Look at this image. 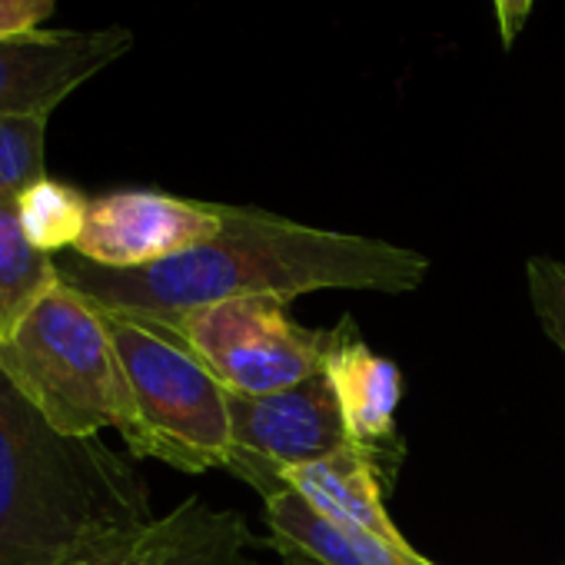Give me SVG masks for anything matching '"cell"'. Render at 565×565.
<instances>
[{"label":"cell","mask_w":565,"mask_h":565,"mask_svg":"<svg viewBox=\"0 0 565 565\" xmlns=\"http://www.w3.org/2000/svg\"><path fill=\"white\" fill-rule=\"evenodd\" d=\"M323 373L337 393L350 443L380 456L383 446L396 439V413L403 403L399 366L370 350L353 320L343 317L340 327L330 330Z\"/></svg>","instance_id":"9"},{"label":"cell","mask_w":565,"mask_h":565,"mask_svg":"<svg viewBox=\"0 0 565 565\" xmlns=\"http://www.w3.org/2000/svg\"><path fill=\"white\" fill-rule=\"evenodd\" d=\"M263 519L276 548L300 555L310 565H439L419 555L409 542H386L330 522L294 489L266 495Z\"/></svg>","instance_id":"12"},{"label":"cell","mask_w":565,"mask_h":565,"mask_svg":"<svg viewBox=\"0 0 565 565\" xmlns=\"http://www.w3.org/2000/svg\"><path fill=\"white\" fill-rule=\"evenodd\" d=\"M153 519L127 456L57 433L0 376V565H104Z\"/></svg>","instance_id":"2"},{"label":"cell","mask_w":565,"mask_h":565,"mask_svg":"<svg viewBox=\"0 0 565 565\" xmlns=\"http://www.w3.org/2000/svg\"><path fill=\"white\" fill-rule=\"evenodd\" d=\"M282 486L300 492L320 515L343 529H356L386 542H406L386 512L380 456L360 446H343L340 452L282 472Z\"/></svg>","instance_id":"11"},{"label":"cell","mask_w":565,"mask_h":565,"mask_svg":"<svg viewBox=\"0 0 565 565\" xmlns=\"http://www.w3.org/2000/svg\"><path fill=\"white\" fill-rule=\"evenodd\" d=\"M226 393L266 396L307 383L323 370L330 330H307L290 303L273 297L223 300L170 323Z\"/></svg>","instance_id":"5"},{"label":"cell","mask_w":565,"mask_h":565,"mask_svg":"<svg viewBox=\"0 0 565 565\" xmlns=\"http://www.w3.org/2000/svg\"><path fill=\"white\" fill-rule=\"evenodd\" d=\"M47 120H0V200H18L21 190L47 177Z\"/></svg>","instance_id":"15"},{"label":"cell","mask_w":565,"mask_h":565,"mask_svg":"<svg viewBox=\"0 0 565 565\" xmlns=\"http://www.w3.org/2000/svg\"><path fill=\"white\" fill-rule=\"evenodd\" d=\"M134 47L124 28L31 31L0 41V120L51 117L77 87Z\"/></svg>","instance_id":"8"},{"label":"cell","mask_w":565,"mask_h":565,"mask_svg":"<svg viewBox=\"0 0 565 565\" xmlns=\"http://www.w3.org/2000/svg\"><path fill=\"white\" fill-rule=\"evenodd\" d=\"M0 376L64 436L134 429V396L107 313L64 276L0 340Z\"/></svg>","instance_id":"3"},{"label":"cell","mask_w":565,"mask_h":565,"mask_svg":"<svg viewBox=\"0 0 565 565\" xmlns=\"http://www.w3.org/2000/svg\"><path fill=\"white\" fill-rule=\"evenodd\" d=\"M57 11V0H0V41L41 31Z\"/></svg>","instance_id":"17"},{"label":"cell","mask_w":565,"mask_h":565,"mask_svg":"<svg viewBox=\"0 0 565 565\" xmlns=\"http://www.w3.org/2000/svg\"><path fill=\"white\" fill-rule=\"evenodd\" d=\"M495 4V14H499V31H502V41L512 44L519 28L525 24L529 11H532V0H492Z\"/></svg>","instance_id":"18"},{"label":"cell","mask_w":565,"mask_h":565,"mask_svg":"<svg viewBox=\"0 0 565 565\" xmlns=\"http://www.w3.org/2000/svg\"><path fill=\"white\" fill-rule=\"evenodd\" d=\"M61 276L100 310L177 323L183 313L246 297L294 303L323 290L416 294L429 256L386 239L307 226L253 206H226L210 243L143 269H104L81 256L57 263Z\"/></svg>","instance_id":"1"},{"label":"cell","mask_w":565,"mask_h":565,"mask_svg":"<svg viewBox=\"0 0 565 565\" xmlns=\"http://www.w3.org/2000/svg\"><path fill=\"white\" fill-rule=\"evenodd\" d=\"M104 313L134 396V429L124 436L130 452L180 472L226 469L233 426L223 383L173 327Z\"/></svg>","instance_id":"4"},{"label":"cell","mask_w":565,"mask_h":565,"mask_svg":"<svg viewBox=\"0 0 565 565\" xmlns=\"http://www.w3.org/2000/svg\"><path fill=\"white\" fill-rule=\"evenodd\" d=\"M220 226L223 203L157 190H117L90 200L74 253L104 269H143L210 243Z\"/></svg>","instance_id":"7"},{"label":"cell","mask_w":565,"mask_h":565,"mask_svg":"<svg viewBox=\"0 0 565 565\" xmlns=\"http://www.w3.org/2000/svg\"><path fill=\"white\" fill-rule=\"evenodd\" d=\"M14 206H18V220L31 246L51 256L57 249L77 246L84 223H87L90 200L64 180L41 177L28 190H21Z\"/></svg>","instance_id":"14"},{"label":"cell","mask_w":565,"mask_h":565,"mask_svg":"<svg viewBox=\"0 0 565 565\" xmlns=\"http://www.w3.org/2000/svg\"><path fill=\"white\" fill-rule=\"evenodd\" d=\"M230 426L233 452L226 469L263 499L287 489V469L320 462L350 446L337 393L323 370L300 386L266 396L230 393Z\"/></svg>","instance_id":"6"},{"label":"cell","mask_w":565,"mask_h":565,"mask_svg":"<svg viewBox=\"0 0 565 565\" xmlns=\"http://www.w3.org/2000/svg\"><path fill=\"white\" fill-rule=\"evenodd\" d=\"M246 548V522L236 512L210 509L193 495L153 519L104 565H256Z\"/></svg>","instance_id":"10"},{"label":"cell","mask_w":565,"mask_h":565,"mask_svg":"<svg viewBox=\"0 0 565 565\" xmlns=\"http://www.w3.org/2000/svg\"><path fill=\"white\" fill-rule=\"evenodd\" d=\"M61 279L54 256L31 246L14 200H0V340H4Z\"/></svg>","instance_id":"13"},{"label":"cell","mask_w":565,"mask_h":565,"mask_svg":"<svg viewBox=\"0 0 565 565\" xmlns=\"http://www.w3.org/2000/svg\"><path fill=\"white\" fill-rule=\"evenodd\" d=\"M529 303L542 333L565 356V263L552 256H532L525 263Z\"/></svg>","instance_id":"16"}]
</instances>
